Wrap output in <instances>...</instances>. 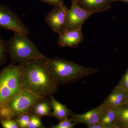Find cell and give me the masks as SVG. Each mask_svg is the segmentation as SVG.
I'll list each match as a JSON object with an SVG mask.
<instances>
[{
	"label": "cell",
	"instance_id": "obj_10",
	"mask_svg": "<svg viewBox=\"0 0 128 128\" xmlns=\"http://www.w3.org/2000/svg\"><path fill=\"white\" fill-rule=\"evenodd\" d=\"M57 41L60 47H74L80 44L84 40L82 28L76 30H64L60 33Z\"/></svg>",
	"mask_w": 128,
	"mask_h": 128
},
{
	"label": "cell",
	"instance_id": "obj_2",
	"mask_svg": "<svg viewBox=\"0 0 128 128\" xmlns=\"http://www.w3.org/2000/svg\"><path fill=\"white\" fill-rule=\"evenodd\" d=\"M50 73L58 84L68 83L96 73L98 70L57 57L46 58Z\"/></svg>",
	"mask_w": 128,
	"mask_h": 128
},
{
	"label": "cell",
	"instance_id": "obj_18",
	"mask_svg": "<svg viewBox=\"0 0 128 128\" xmlns=\"http://www.w3.org/2000/svg\"><path fill=\"white\" fill-rule=\"evenodd\" d=\"M30 116L28 113L20 115L17 118L16 121L17 122L20 128H28L30 118Z\"/></svg>",
	"mask_w": 128,
	"mask_h": 128
},
{
	"label": "cell",
	"instance_id": "obj_4",
	"mask_svg": "<svg viewBox=\"0 0 128 128\" xmlns=\"http://www.w3.org/2000/svg\"><path fill=\"white\" fill-rule=\"evenodd\" d=\"M39 96L23 89L0 106V118H17L28 112L41 99Z\"/></svg>",
	"mask_w": 128,
	"mask_h": 128
},
{
	"label": "cell",
	"instance_id": "obj_12",
	"mask_svg": "<svg viewBox=\"0 0 128 128\" xmlns=\"http://www.w3.org/2000/svg\"><path fill=\"white\" fill-rule=\"evenodd\" d=\"M126 92L115 86L102 105L106 108H117L125 103Z\"/></svg>",
	"mask_w": 128,
	"mask_h": 128
},
{
	"label": "cell",
	"instance_id": "obj_11",
	"mask_svg": "<svg viewBox=\"0 0 128 128\" xmlns=\"http://www.w3.org/2000/svg\"><path fill=\"white\" fill-rule=\"evenodd\" d=\"M83 9L92 13L105 12L111 8L110 0H74Z\"/></svg>",
	"mask_w": 128,
	"mask_h": 128
},
{
	"label": "cell",
	"instance_id": "obj_20",
	"mask_svg": "<svg viewBox=\"0 0 128 128\" xmlns=\"http://www.w3.org/2000/svg\"><path fill=\"white\" fill-rule=\"evenodd\" d=\"M7 52L6 48V41L0 40V67L4 64L7 59Z\"/></svg>",
	"mask_w": 128,
	"mask_h": 128
},
{
	"label": "cell",
	"instance_id": "obj_1",
	"mask_svg": "<svg viewBox=\"0 0 128 128\" xmlns=\"http://www.w3.org/2000/svg\"><path fill=\"white\" fill-rule=\"evenodd\" d=\"M46 58L30 60L18 65L22 89L42 98L54 94L59 85L50 71Z\"/></svg>",
	"mask_w": 128,
	"mask_h": 128
},
{
	"label": "cell",
	"instance_id": "obj_3",
	"mask_svg": "<svg viewBox=\"0 0 128 128\" xmlns=\"http://www.w3.org/2000/svg\"><path fill=\"white\" fill-rule=\"evenodd\" d=\"M6 45L8 54L14 64L47 58L24 34L15 32L10 39L6 41Z\"/></svg>",
	"mask_w": 128,
	"mask_h": 128
},
{
	"label": "cell",
	"instance_id": "obj_23",
	"mask_svg": "<svg viewBox=\"0 0 128 128\" xmlns=\"http://www.w3.org/2000/svg\"><path fill=\"white\" fill-rule=\"evenodd\" d=\"M41 1L52 6L53 7L59 6L64 4V0H37Z\"/></svg>",
	"mask_w": 128,
	"mask_h": 128
},
{
	"label": "cell",
	"instance_id": "obj_19",
	"mask_svg": "<svg viewBox=\"0 0 128 128\" xmlns=\"http://www.w3.org/2000/svg\"><path fill=\"white\" fill-rule=\"evenodd\" d=\"M0 123L2 128H20L16 121L11 118H0Z\"/></svg>",
	"mask_w": 128,
	"mask_h": 128
},
{
	"label": "cell",
	"instance_id": "obj_13",
	"mask_svg": "<svg viewBox=\"0 0 128 128\" xmlns=\"http://www.w3.org/2000/svg\"><path fill=\"white\" fill-rule=\"evenodd\" d=\"M50 103L53 112L51 114L56 118L59 121L68 118L71 114V112L65 105L59 102L52 95L50 96Z\"/></svg>",
	"mask_w": 128,
	"mask_h": 128
},
{
	"label": "cell",
	"instance_id": "obj_9",
	"mask_svg": "<svg viewBox=\"0 0 128 128\" xmlns=\"http://www.w3.org/2000/svg\"><path fill=\"white\" fill-rule=\"evenodd\" d=\"M106 108L102 104L82 114H72L70 118L76 124H83L88 127L99 122Z\"/></svg>",
	"mask_w": 128,
	"mask_h": 128
},
{
	"label": "cell",
	"instance_id": "obj_7",
	"mask_svg": "<svg viewBox=\"0 0 128 128\" xmlns=\"http://www.w3.org/2000/svg\"><path fill=\"white\" fill-rule=\"evenodd\" d=\"M68 10L64 4L54 7L46 16L45 22L54 32L60 34L65 29Z\"/></svg>",
	"mask_w": 128,
	"mask_h": 128
},
{
	"label": "cell",
	"instance_id": "obj_8",
	"mask_svg": "<svg viewBox=\"0 0 128 128\" xmlns=\"http://www.w3.org/2000/svg\"><path fill=\"white\" fill-rule=\"evenodd\" d=\"M71 7L68 11L67 22L65 30L82 28V25L86 20L94 14L80 7L74 0H71Z\"/></svg>",
	"mask_w": 128,
	"mask_h": 128
},
{
	"label": "cell",
	"instance_id": "obj_5",
	"mask_svg": "<svg viewBox=\"0 0 128 128\" xmlns=\"http://www.w3.org/2000/svg\"><path fill=\"white\" fill-rule=\"evenodd\" d=\"M23 90L19 66L10 64L0 72V106Z\"/></svg>",
	"mask_w": 128,
	"mask_h": 128
},
{
	"label": "cell",
	"instance_id": "obj_25",
	"mask_svg": "<svg viewBox=\"0 0 128 128\" xmlns=\"http://www.w3.org/2000/svg\"><path fill=\"white\" fill-rule=\"evenodd\" d=\"M111 2L117 1H119L122 2H126V3H128V0H110Z\"/></svg>",
	"mask_w": 128,
	"mask_h": 128
},
{
	"label": "cell",
	"instance_id": "obj_26",
	"mask_svg": "<svg viewBox=\"0 0 128 128\" xmlns=\"http://www.w3.org/2000/svg\"><path fill=\"white\" fill-rule=\"evenodd\" d=\"M124 128H128V125H127V126H125V127H124Z\"/></svg>",
	"mask_w": 128,
	"mask_h": 128
},
{
	"label": "cell",
	"instance_id": "obj_22",
	"mask_svg": "<svg viewBox=\"0 0 128 128\" xmlns=\"http://www.w3.org/2000/svg\"><path fill=\"white\" fill-rule=\"evenodd\" d=\"M116 86L125 92H128V68Z\"/></svg>",
	"mask_w": 128,
	"mask_h": 128
},
{
	"label": "cell",
	"instance_id": "obj_17",
	"mask_svg": "<svg viewBox=\"0 0 128 128\" xmlns=\"http://www.w3.org/2000/svg\"><path fill=\"white\" fill-rule=\"evenodd\" d=\"M43 125L40 117L35 114H32L30 116V122L28 128H44Z\"/></svg>",
	"mask_w": 128,
	"mask_h": 128
},
{
	"label": "cell",
	"instance_id": "obj_15",
	"mask_svg": "<svg viewBox=\"0 0 128 128\" xmlns=\"http://www.w3.org/2000/svg\"><path fill=\"white\" fill-rule=\"evenodd\" d=\"M41 99L37 102L33 107L34 114L40 117L49 116L51 115L50 110L52 108L50 102Z\"/></svg>",
	"mask_w": 128,
	"mask_h": 128
},
{
	"label": "cell",
	"instance_id": "obj_16",
	"mask_svg": "<svg viewBox=\"0 0 128 128\" xmlns=\"http://www.w3.org/2000/svg\"><path fill=\"white\" fill-rule=\"evenodd\" d=\"M118 124L121 128L128 125V105L124 104L116 108Z\"/></svg>",
	"mask_w": 128,
	"mask_h": 128
},
{
	"label": "cell",
	"instance_id": "obj_21",
	"mask_svg": "<svg viewBox=\"0 0 128 128\" xmlns=\"http://www.w3.org/2000/svg\"><path fill=\"white\" fill-rule=\"evenodd\" d=\"M75 125L71 118H67L60 121L58 124L51 126L50 128H73Z\"/></svg>",
	"mask_w": 128,
	"mask_h": 128
},
{
	"label": "cell",
	"instance_id": "obj_6",
	"mask_svg": "<svg viewBox=\"0 0 128 128\" xmlns=\"http://www.w3.org/2000/svg\"><path fill=\"white\" fill-rule=\"evenodd\" d=\"M0 28L28 35L30 32L26 25L10 7L0 4Z\"/></svg>",
	"mask_w": 128,
	"mask_h": 128
},
{
	"label": "cell",
	"instance_id": "obj_24",
	"mask_svg": "<svg viewBox=\"0 0 128 128\" xmlns=\"http://www.w3.org/2000/svg\"><path fill=\"white\" fill-rule=\"evenodd\" d=\"M124 104L128 105V92H126V97H125V103Z\"/></svg>",
	"mask_w": 128,
	"mask_h": 128
},
{
	"label": "cell",
	"instance_id": "obj_14",
	"mask_svg": "<svg viewBox=\"0 0 128 128\" xmlns=\"http://www.w3.org/2000/svg\"><path fill=\"white\" fill-rule=\"evenodd\" d=\"M99 122L107 128H121L118 122L116 108H106Z\"/></svg>",
	"mask_w": 128,
	"mask_h": 128
}]
</instances>
